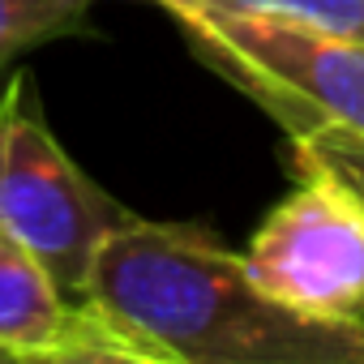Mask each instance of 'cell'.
<instances>
[{
    "label": "cell",
    "instance_id": "8",
    "mask_svg": "<svg viewBox=\"0 0 364 364\" xmlns=\"http://www.w3.org/2000/svg\"><path fill=\"white\" fill-rule=\"evenodd\" d=\"M291 159H309V163L330 167L338 180H347L364 198V137L360 133H347V129H334V124L291 133Z\"/></svg>",
    "mask_w": 364,
    "mask_h": 364
},
{
    "label": "cell",
    "instance_id": "3",
    "mask_svg": "<svg viewBox=\"0 0 364 364\" xmlns=\"http://www.w3.org/2000/svg\"><path fill=\"white\" fill-rule=\"evenodd\" d=\"M193 52L283 129H347L364 137V39L240 18V14H171Z\"/></svg>",
    "mask_w": 364,
    "mask_h": 364
},
{
    "label": "cell",
    "instance_id": "6",
    "mask_svg": "<svg viewBox=\"0 0 364 364\" xmlns=\"http://www.w3.org/2000/svg\"><path fill=\"white\" fill-rule=\"evenodd\" d=\"M167 14H240V18H266V22H291L313 26L347 39H364V0H154Z\"/></svg>",
    "mask_w": 364,
    "mask_h": 364
},
{
    "label": "cell",
    "instance_id": "1",
    "mask_svg": "<svg viewBox=\"0 0 364 364\" xmlns=\"http://www.w3.org/2000/svg\"><path fill=\"white\" fill-rule=\"evenodd\" d=\"M120 343L124 364H364V334L283 309L193 223H120L77 296Z\"/></svg>",
    "mask_w": 364,
    "mask_h": 364
},
{
    "label": "cell",
    "instance_id": "5",
    "mask_svg": "<svg viewBox=\"0 0 364 364\" xmlns=\"http://www.w3.org/2000/svg\"><path fill=\"white\" fill-rule=\"evenodd\" d=\"M69 309L73 300H65L52 274L9 232H0V355L60 364Z\"/></svg>",
    "mask_w": 364,
    "mask_h": 364
},
{
    "label": "cell",
    "instance_id": "9",
    "mask_svg": "<svg viewBox=\"0 0 364 364\" xmlns=\"http://www.w3.org/2000/svg\"><path fill=\"white\" fill-rule=\"evenodd\" d=\"M0 360H5V355H0Z\"/></svg>",
    "mask_w": 364,
    "mask_h": 364
},
{
    "label": "cell",
    "instance_id": "2",
    "mask_svg": "<svg viewBox=\"0 0 364 364\" xmlns=\"http://www.w3.org/2000/svg\"><path fill=\"white\" fill-rule=\"evenodd\" d=\"M133 215L77 167L52 133L26 69L0 82V232L77 300L99 245Z\"/></svg>",
    "mask_w": 364,
    "mask_h": 364
},
{
    "label": "cell",
    "instance_id": "7",
    "mask_svg": "<svg viewBox=\"0 0 364 364\" xmlns=\"http://www.w3.org/2000/svg\"><path fill=\"white\" fill-rule=\"evenodd\" d=\"M90 5L95 0H0V73L22 52L77 31Z\"/></svg>",
    "mask_w": 364,
    "mask_h": 364
},
{
    "label": "cell",
    "instance_id": "4",
    "mask_svg": "<svg viewBox=\"0 0 364 364\" xmlns=\"http://www.w3.org/2000/svg\"><path fill=\"white\" fill-rule=\"evenodd\" d=\"M296 189L245 249L249 274L283 309L364 334V198L330 167L291 159Z\"/></svg>",
    "mask_w": 364,
    "mask_h": 364
}]
</instances>
